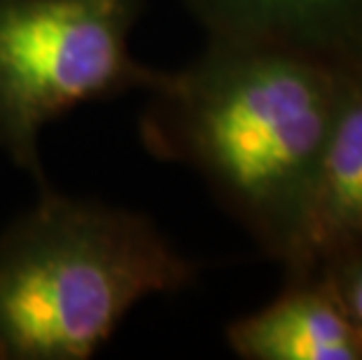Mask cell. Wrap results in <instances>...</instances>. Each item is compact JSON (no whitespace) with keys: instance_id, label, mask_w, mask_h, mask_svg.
Returning <instances> with one entry per match:
<instances>
[{"instance_id":"5b68a950","label":"cell","mask_w":362,"mask_h":360,"mask_svg":"<svg viewBox=\"0 0 362 360\" xmlns=\"http://www.w3.org/2000/svg\"><path fill=\"white\" fill-rule=\"evenodd\" d=\"M208 40L264 45L329 64L362 61V0H182Z\"/></svg>"},{"instance_id":"8992f818","label":"cell","mask_w":362,"mask_h":360,"mask_svg":"<svg viewBox=\"0 0 362 360\" xmlns=\"http://www.w3.org/2000/svg\"><path fill=\"white\" fill-rule=\"evenodd\" d=\"M227 344L243 360H362V327L318 277L229 323Z\"/></svg>"},{"instance_id":"3957f363","label":"cell","mask_w":362,"mask_h":360,"mask_svg":"<svg viewBox=\"0 0 362 360\" xmlns=\"http://www.w3.org/2000/svg\"><path fill=\"white\" fill-rule=\"evenodd\" d=\"M141 12L143 0H0V150L40 187L52 120L155 80L129 45Z\"/></svg>"},{"instance_id":"52a82bcc","label":"cell","mask_w":362,"mask_h":360,"mask_svg":"<svg viewBox=\"0 0 362 360\" xmlns=\"http://www.w3.org/2000/svg\"><path fill=\"white\" fill-rule=\"evenodd\" d=\"M313 277L322 279L332 288L337 300L349 311V316L362 327V248L332 260Z\"/></svg>"},{"instance_id":"277c9868","label":"cell","mask_w":362,"mask_h":360,"mask_svg":"<svg viewBox=\"0 0 362 360\" xmlns=\"http://www.w3.org/2000/svg\"><path fill=\"white\" fill-rule=\"evenodd\" d=\"M358 248H362V61L346 68L297 241L283 265L290 279H309Z\"/></svg>"},{"instance_id":"7a4b0ae2","label":"cell","mask_w":362,"mask_h":360,"mask_svg":"<svg viewBox=\"0 0 362 360\" xmlns=\"http://www.w3.org/2000/svg\"><path fill=\"white\" fill-rule=\"evenodd\" d=\"M194 267L148 216L40 187L0 234V360H89Z\"/></svg>"},{"instance_id":"6da1fadb","label":"cell","mask_w":362,"mask_h":360,"mask_svg":"<svg viewBox=\"0 0 362 360\" xmlns=\"http://www.w3.org/2000/svg\"><path fill=\"white\" fill-rule=\"evenodd\" d=\"M346 68L264 45L218 42L157 71L138 122L145 150L202 175L279 262L290 257Z\"/></svg>"}]
</instances>
